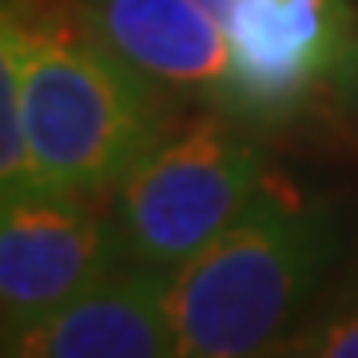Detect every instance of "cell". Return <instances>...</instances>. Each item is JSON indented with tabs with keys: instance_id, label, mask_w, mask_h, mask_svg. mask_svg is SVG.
<instances>
[{
	"instance_id": "6da1fadb",
	"label": "cell",
	"mask_w": 358,
	"mask_h": 358,
	"mask_svg": "<svg viewBox=\"0 0 358 358\" xmlns=\"http://www.w3.org/2000/svg\"><path fill=\"white\" fill-rule=\"evenodd\" d=\"M0 68L16 76L48 192L108 199L167 131L155 80L92 32L76 0H4Z\"/></svg>"
},
{
	"instance_id": "7a4b0ae2",
	"label": "cell",
	"mask_w": 358,
	"mask_h": 358,
	"mask_svg": "<svg viewBox=\"0 0 358 358\" xmlns=\"http://www.w3.org/2000/svg\"><path fill=\"white\" fill-rule=\"evenodd\" d=\"M334 251L331 207L267 176L219 239L167 275L179 358H267L299 331Z\"/></svg>"
},
{
	"instance_id": "3957f363",
	"label": "cell",
	"mask_w": 358,
	"mask_h": 358,
	"mask_svg": "<svg viewBox=\"0 0 358 358\" xmlns=\"http://www.w3.org/2000/svg\"><path fill=\"white\" fill-rule=\"evenodd\" d=\"M263 155L219 112H199L159 136L112 195L120 255L171 275L239 219L259 183Z\"/></svg>"
},
{
	"instance_id": "277c9868",
	"label": "cell",
	"mask_w": 358,
	"mask_h": 358,
	"mask_svg": "<svg viewBox=\"0 0 358 358\" xmlns=\"http://www.w3.org/2000/svg\"><path fill=\"white\" fill-rule=\"evenodd\" d=\"M124 263L112 195L36 192L0 199V327L52 315Z\"/></svg>"
},
{
	"instance_id": "5b68a950",
	"label": "cell",
	"mask_w": 358,
	"mask_h": 358,
	"mask_svg": "<svg viewBox=\"0 0 358 358\" xmlns=\"http://www.w3.org/2000/svg\"><path fill=\"white\" fill-rule=\"evenodd\" d=\"M227 80L219 100L247 115H282L331 80L355 40L343 0H231L223 13Z\"/></svg>"
},
{
	"instance_id": "8992f818",
	"label": "cell",
	"mask_w": 358,
	"mask_h": 358,
	"mask_svg": "<svg viewBox=\"0 0 358 358\" xmlns=\"http://www.w3.org/2000/svg\"><path fill=\"white\" fill-rule=\"evenodd\" d=\"M167 275L120 263L52 315L4 334V358H179Z\"/></svg>"
},
{
	"instance_id": "52a82bcc",
	"label": "cell",
	"mask_w": 358,
	"mask_h": 358,
	"mask_svg": "<svg viewBox=\"0 0 358 358\" xmlns=\"http://www.w3.org/2000/svg\"><path fill=\"white\" fill-rule=\"evenodd\" d=\"M88 28L167 88L223 96L227 36L199 0H76Z\"/></svg>"
},
{
	"instance_id": "ba28073f",
	"label": "cell",
	"mask_w": 358,
	"mask_h": 358,
	"mask_svg": "<svg viewBox=\"0 0 358 358\" xmlns=\"http://www.w3.org/2000/svg\"><path fill=\"white\" fill-rule=\"evenodd\" d=\"M267 358H358V291L322 310L310 327H299Z\"/></svg>"
},
{
	"instance_id": "9c48e42d",
	"label": "cell",
	"mask_w": 358,
	"mask_h": 358,
	"mask_svg": "<svg viewBox=\"0 0 358 358\" xmlns=\"http://www.w3.org/2000/svg\"><path fill=\"white\" fill-rule=\"evenodd\" d=\"M331 84H334V96H338V100H343L346 108L358 115V32H355V40L346 44L343 60L334 64Z\"/></svg>"
},
{
	"instance_id": "30bf717a",
	"label": "cell",
	"mask_w": 358,
	"mask_h": 358,
	"mask_svg": "<svg viewBox=\"0 0 358 358\" xmlns=\"http://www.w3.org/2000/svg\"><path fill=\"white\" fill-rule=\"evenodd\" d=\"M199 4H203L207 13L215 16V20H223V13H227V8H231V0H199Z\"/></svg>"
}]
</instances>
